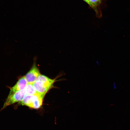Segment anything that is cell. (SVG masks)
I'll return each mask as SVG.
<instances>
[{"label":"cell","instance_id":"cell-1","mask_svg":"<svg viewBox=\"0 0 130 130\" xmlns=\"http://www.w3.org/2000/svg\"><path fill=\"white\" fill-rule=\"evenodd\" d=\"M26 94V93L25 89L8 95L1 109L3 110L7 106L14 103L18 102L19 103L22 100Z\"/></svg>","mask_w":130,"mask_h":130},{"label":"cell","instance_id":"cell-2","mask_svg":"<svg viewBox=\"0 0 130 130\" xmlns=\"http://www.w3.org/2000/svg\"><path fill=\"white\" fill-rule=\"evenodd\" d=\"M39 71L34 63L31 70L25 76L28 83L32 84L40 74Z\"/></svg>","mask_w":130,"mask_h":130},{"label":"cell","instance_id":"cell-3","mask_svg":"<svg viewBox=\"0 0 130 130\" xmlns=\"http://www.w3.org/2000/svg\"><path fill=\"white\" fill-rule=\"evenodd\" d=\"M32 85L37 93L44 96L47 91L52 87L41 81L38 80H36L32 84Z\"/></svg>","mask_w":130,"mask_h":130},{"label":"cell","instance_id":"cell-4","mask_svg":"<svg viewBox=\"0 0 130 130\" xmlns=\"http://www.w3.org/2000/svg\"><path fill=\"white\" fill-rule=\"evenodd\" d=\"M27 82L25 76L20 78L16 84L10 88L9 95L12 94L16 92L23 91L25 89Z\"/></svg>","mask_w":130,"mask_h":130},{"label":"cell","instance_id":"cell-5","mask_svg":"<svg viewBox=\"0 0 130 130\" xmlns=\"http://www.w3.org/2000/svg\"><path fill=\"white\" fill-rule=\"evenodd\" d=\"M44 96L37 93L32 95L31 101V108L34 109H38L41 107Z\"/></svg>","mask_w":130,"mask_h":130},{"label":"cell","instance_id":"cell-6","mask_svg":"<svg viewBox=\"0 0 130 130\" xmlns=\"http://www.w3.org/2000/svg\"><path fill=\"white\" fill-rule=\"evenodd\" d=\"M89 0L93 6V9L95 12L96 16L98 18H101L102 14L100 6L102 3V0Z\"/></svg>","mask_w":130,"mask_h":130},{"label":"cell","instance_id":"cell-7","mask_svg":"<svg viewBox=\"0 0 130 130\" xmlns=\"http://www.w3.org/2000/svg\"><path fill=\"white\" fill-rule=\"evenodd\" d=\"M55 80V79H52L44 75L40 74L37 78L36 80L40 81L52 87Z\"/></svg>","mask_w":130,"mask_h":130},{"label":"cell","instance_id":"cell-8","mask_svg":"<svg viewBox=\"0 0 130 130\" xmlns=\"http://www.w3.org/2000/svg\"><path fill=\"white\" fill-rule=\"evenodd\" d=\"M25 89L27 94L33 95L37 93L34 88L32 84L28 83Z\"/></svg>","mask_w":130,"mask_h":130},{"label":"cell","instance_id":"cell-9","mask_svg":"<svg viewBox=\"0 0 130 130\" xmlns=\"http://www.w3.org/2000/svg\"><path fill=\"white\" fill-rule=\"evenodd\" d=\"M83 1H84L85 2H86L88 5L92 9H93V6L90 2L89 0H83Z\"/></svg>","mask_w":130,"mask_h":130}]
</instances>
